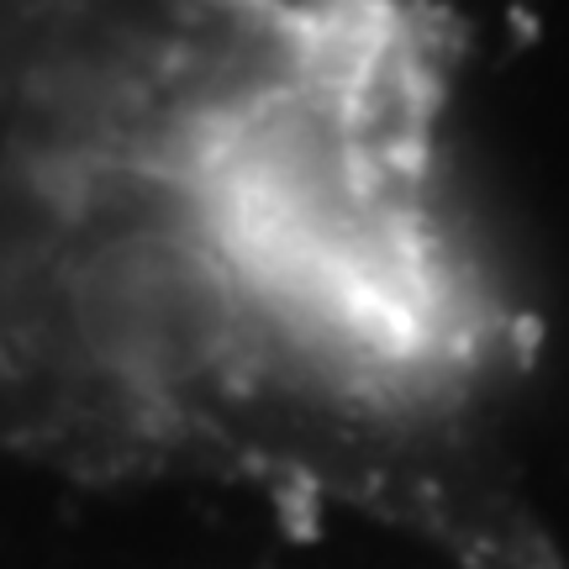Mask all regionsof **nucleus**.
<instances>
[{
	"mask_svg": "<svg viewBox=\"0 0 569 569\" xmlns=\"http://www.w3.org/2000/svg\"><path fill=\"white\" fill-rule=\"evenodd\" d=\"M417 180L390 42L343 17L206 117L180 190L222 296L322 380L386 401L469 348Z\"/></svg>",
	"mask_w": 569,
	"mask_h": 569,
	"instance_id": "nucleus-1",
	"label": "nucleus"
}]
</instances>
